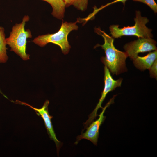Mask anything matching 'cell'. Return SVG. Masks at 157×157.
Wrapping results in <instances>:
<instances>
[{
  "instance_id": "11",
  "label": "cell",
  "mask_w": 157,
  "mask_h": 157,
  "mask_svg": "<svg viewBox=\"0 0 157 157\" xmlns=\"http://www.w3.org/2000/svg\"><path fill=\"white\" fill-rule=\"evenodd\" d=\"M6 45L4 29L3 27L0 26V63H5L8 59Z\"/></svg>"
},
{
  "instance_id": "15",
  "label": "cell",
  "mask_w": 157,
  "mask_h": 157,
  "mask_svg": "<svg viewBox=\"0 0 157 157\" xmlns=\"http://www.w3.org/2000/svg\"><path fill=\"white\" fill-rule=\"evenodd\" d=\"M127 0H115L109 3H107L106 5H105L104 6H101L100 8L101 9H102V8H104L110 5L113 4V3H116L118 2H122L123 4L124 5L125 4V3L126 1Z\"/></svg>"
},
{
  "instance_id": "16",
  "label": "cell",
  "mask_w": 157,
  "mask_h": 157,
  "mask_svg": "<svg viewBox=\"0 0 157 157\" xmlns=\"http://www.w3.org/2000/svg\"><path fill=\"white\" fill-rule=\"evenodd\" d=\"M0 92L1 93V91H0Z\"/></svg>"
},
{
  "instance_id": "9",
  "label": "cell",
  "mask_w": 157,
  "mask_h": 157,
  "mask_svg": "<svg viewBox=\"0 0 157 157\" xmlns=\"http://www.w3.org/2000/svg\"><path fill=\"white\" fill-rule=\"evenodd\" d=\"M157 51L150 52L145 56H138L133 60L135 66L141 70L149 69L154 61L157 60Z\"/></svg>"
},
{
  "instance_id": "3",
  "label": "cell",
  "mask_w": 157,
  "mask_h": 157,
  "mask_svg": "<svg viewBox=\"0 0 157 157\" xmlns=\"http://www.w3.org/2000/svg\"><path fill=\"white\" fill-rule=\"evenodd\" d=\"M68 22L62 21L60 28L56 33L40 35L35 38L33 42L38 46L43 47L47 44L51 43L60 46L63 53L67 54L71 48L67 39L68 35L73 30H77L78 27L76 24L77 22Z\"/></svg>"
},
{
  "instance_id": "8",
  "label": "cell",
  "mask_w": 157,
  "mask_h": 157,
  "mask_svg": "<svg viewBox=\"0 0 157 157\" xmlns=\"http://www.w3.org/2000/svg\"><path fill=\"white\" fill-rule=\"evenodd\" d=\"M17 101H19L18 102L20 103L21 104L28 106L33 109L36 112L37 115L41 117L44 122L49 137L51 140L55 142L57 151H58L60 148V142L56 138L52 124L51 120L53 117L50 115L49 113L48 107L49 104V101L46 100L42 107L39 109L34 108L25 102Z\"/></svg>"
},
{
  "instance_id": "13",
  "label": "cell",
  "mask_w": 157,
  "mask_h": 157,
  "mask_svg": "<svg viewBox=\"0 0 157 157\" xmlns=\"http://www.w3.org/2000/svg\"><path fill=\"white\" fill-rule=\"evenodd\" d=\"M143 3L148 6L155 13L157 12V5L154 0H132Z\"/></svg>"
},
{
  "instance_id": "10",
  "label": "cell",
  "mask_w": 157,
  "mask_h": 157,
  "mask_svg": "<svg viewBox=\"0 0 157 157\" xmlns=\"http://www.w3.org/2000/svg\"><path fill=\"white\" fill-rule=\"evenodd\" d=\"M45 1L52 6V15L54 17L60 20L64 16L65 5L63 0H41Z\"/></svg>"
},
{
  "instance_id": "4",
  "label": "cell",
  "mask_w": 157,
  "mask_h": 157,
  "mask_svg": "<svg viewBox=\"0 0 157 157\" xmlns=\"http://www.w3.org/2000/svg\"><path fill=\"white\" fill-rule=\"evenodd\" d=\"M134 20L135 24L132 26H124L119 28L118 25H113L109 27L112 37L118 38L124 36H135L139 38H152L153 35L152 29L147 27L146 24L149 21L146 17L141 16L140 11L135 12Z\"/></svg>"
},
{
  "instance_id": "1",
  "label": "cell",
  "mask_w": 157,
  "mask_h": 157,
  "mask_svg": "<svg viewBox=\"0 0 157 157\" xmlns=\"http://www.w3.org/2000/svg\"><path fill=\"white\" fill-rule=\"evenodd\" d=\"M94 31L103 38L102 45L97 44L95 47L100 46L104 49L105 56L101 58V61L113 74L117 75L126 71V60L128 56L125 52L120 51L115 47L114 38L110 36L99 27H95Z\"/></svg>"
},
{
  "instance_id": "2",
  "label": "cell",
  "mask_w": 157,
  "mask_h": 157,
  "mask_svg": "<svg viewBox=\"0 0 157 157\" xmlns=\"http://www.w3.org/2000/svg\"><path fill=\"white\" fill-rule=\"evenodd\" d=\"M29 19V17L25 15L21 23L13 26L9 36L6 39V44L10 47V51H14L25 60L29 59L30 56L26 52L27 39L32 37L30 30H25L24 28L26 22Z\"/></svg>"
},
{
  "instance_id": "6",
  "label": "cell",
  "mask_w": 157,
  "mask_h": 157,
  "mask_svg": "<svg viewBox=\"0 0 157 157\" xmlns=\"http://www.w3.org/2000/svg\"><path fill=\"white\" fill-rule=\"evenodd\" d=\"M104 69V88L101 93V97L95 108L90 114L88 119L84 123L86 126L89 125L96 118L97 115V111L99 108H102L101 106V104L108 93L114 90L116 87L121 86L122 78H120L117 80H114L111 76L109 70L107 67L105 66Z\"/></svg>"
},
{
  "instance_id": "7",
  "label": "cell",
  "mask_w": 157,
  "mask_h": 157,
  "mask_svg": "<svg viewBox=\"0 0 157 157\" xmlns=\"http://www.w3.org/2000/svg\"><path fill=\"white\" fill-rule=\"evenodd\" d=\"M115 96H114L105 106L102 108V111L99 115L98 119L94 121H93L89 124V126L87 128L85 132L82 133L80 135L78 136L77 138V140L75 142L76 144H77L81 140L86 139L91 141L94 145H97L99 129L106 118V117L104 115V113L106 108L113 103Z\"/></svg>"
},
{
  "instance_id": "14",
  "label": "cell",
  "mask_w": 157,
  "mask_h": 157,
  "mask_svg": "<svg viewBox=\"0 0 157 157\" xmlns=\"http://www.w3.org/2000/svg\"><path fill=\"white\" fill-rule=\"evenodd\" d=\"M157 60H156L149 69L150 76L152 77H154L156 78L157 76Z\"/></svg>"
},
{
  "instance_id": "12",
  "label": "cell",
  "mask_w": 157,
  "mask_h": 157,
  "mask_svg": "<svg viewBox=\"0 0 157 157\" xmlns=\"http://www.w3.org/2000/svg\"><path fill=\"white\" fill-rule=\"evenodd\" d=\"M65 7L73 5L79 10L84 11L87 8L88 0H63Z\"/></svg>"
},
{
  "instance_id": "5",
  "label": "cell",
  "mask_w": 157,
  "mask_h": 157,
  "mask_svg": "<svg viewBox=\"0 0 157 157\" xmlns=\"http://www.w3.org/2000/svg\"><path fill=\"white\" fill-rule=\"evenodd\" d=\"M156 44L152 38H139L125 44L124 48L128 56L134 60L139 53L156 50Z\"/></svg>"
}]
</instances>
